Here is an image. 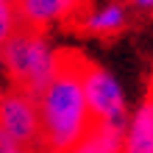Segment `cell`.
I'll return each instance as SVG.
<instances>
[{
    "instance_id": "6da1fadb",
    "label": "cell",
    "mask_w": 153,
    "mask_h": 153,
    "mask_svg": "<svg viewBox=\"0 0 153 153\" xmlns=\"http://www.w3.org/2000/svg\"><path fill=\"white\" fill-rule=\"evenodd\" d=\"M78 56L61 53L59 73L36 95L39 106V145L50 150H75L81 137L92 125V111L86 106L84 84H81Z\"/></svg>"
},
{
    "instance_id": "7a4b0ae2",
    "label": "cell",
    "mask_w": 153,
    "mask_h": 153,
    "mask_svg": "<svg viewBox=\"0 0 153 153\" xmlns=\"http://www.w3.org/2000/svg\"><path fill=\"white\" fill-rule=\"evenodd\" d=\"M0 61L17 86L28 89L31 95H39L48 81L59 73L61 53L48 42L42 31L20 25L0 48Z\"/></svg>"
},
{
    "instance_id": "3957f363",
    "label": "cell",
    "mask_w": 153,
    "mask_h": 153,
    "mask_svg": "<svg viewBox=\"0 0 153 153\" xmlns=\"http://www.w3.org/2000/svg\"><path fill=\"white\" fill-rule=\"evenodd\" d=\"M81 84H84V95H86V106L92 111L95 123H106L114 128L128 125V106H125V92L109 70L81 61Z\"/></svg>"
},
{
    "instance_id": "277c9868",
    "label": "cell",
    "mask_w": 153,
    "mask_h": 153,
    "mask_svg": "<svg viewBox=\"0 0 153 153\" xmlns=\"http://www.w3.org/2000/svg\"><path fill=\"white\" fill-rule=\"evenodd\" d=\"M0 131L14 139L22 150L39 145V106L36 95L22 86H11L0 92Z\"/></svg>"
},
{
    "instance_id": "5b68a950",
    "label": "cell",
    "mask_w": 153,
    "mask_h": 153,
    "mask_svg": "<svg viewBox=\"0 0 153 153\" xmlns=\"http://www.w3.org/2000/svg\"><path fill=\"white\" fill-rule=\"evenodd\" d=\"M14 3H17L20 22L36 31H45L50 25L67 20L78 8V0H14Z\"/></svg>"
},
{
    "instance_id": "8992f818",
    "label": "cell",
    "mask_w": 153,
    "mask_h": 153,
    "mask_svg": "<svg viewBox=\"0 0 153 153\" xmlns=\"http://www.w3.org/2000/svg\"><path fill=\"white\" fill-rule=\"evenodd\" d=\"M125 150L128 153H153V92L137 114L125 125Z\"/></svg>"
},
{
    "instance_id": "52a82bcc",
    "label": "cell",
    "mask_w": 153,
    "mask_h": 153,
    "mask_svg": "<svg viewBox=\"0 0 153 153\" xmlns=\"http://www.w3.org/2000/svg\"><path fill=\"white\" fill-rule=\"evenodd\" d=\"M75 150H81V153H117V150H125V131L92 120L89 131L81 137Z\"/></svg>"
},
{
    "instance_id": "ba28073f",
    "label": "cell",
    "mask_w": 153,
    "mask_h": 153,
    "mask_svg": "<svg viewBox=\"0 0 153 153\" xmlns=\"http://www.w3.org/2000/svg\"><path fill=\"white\" fill-rule=\"evenodd\" d=\"M125 6L120 3H106L100 8H92L86 17H84V28L89 33H97V36H114L125 28Z\"/></svg>"
},
{
    "instance_id": "9c48e42d",
    "label": "cell",
    "mask_w": 153,
    "mask_h": 153,
    "mask_svg": "<svg viewBox=\"0 0 153 153\" xmlns=\"http://www.w3.org/2000/svg\"><path fill=\"white\" fill-rule=\"evenodd\" d=\"M20 14H17V3L14 0H0V48L8 42V36L20 28Z\"/></svg>"
},
{
    "instance_id": "30bf717a",
    "label": "cell",
    "mask_w": 153,
    "mask_h": 153,
    "mask_svg": "<svg viewBox=\"0 0 153 153\" xmlns=\"http://www.w3.org/2000/svg\"><path fill=\"white\" fill-rule=\"evenodd\" d=\"M20 150H22V148H20V145H17V142H14V139H8V137H6V134H3V131H0V153H20Z\"/></svg>"
},
{
    "instance_id": "8fae6325",
    "label": "cell",
    "mask_w": 153,
    "mask_h": 153,
    "mask_svg": "<svg viewBox=\"0 0 153 153\" xmlns=\"http://www.w3.org/2000/svg\"><path fill=\"white\" fill-rule=\"evenodd\" d=\"M134 6H137V8H145V11H150V8H153V0H134Z\"/></svg>"
},
{
    "instance_id": "7c38bea8",
    "label": "cell",
    "mask_w": 153,
    "mask_h": 153,
    "mask_svg": "<svg viewBox=\"0 0 153 153\" xmlns=\"http://www.w3.org/2000/svg\"><path fill=\"white\" fill-rule=\"evenodd\" d=\"M150 92H153V89H150Z\"/></svg>"
}]
</instances>
